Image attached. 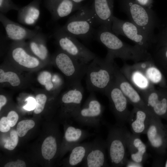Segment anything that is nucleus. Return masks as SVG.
<instances>
[{
  "mask_svg": "<svg viewBox=\"0 0 167 167\" xmlns=\"http://www.w3.org/2000/svg\"><path fill=\"white\" fill-rule=\"evenodd\" d=\"M25 44L24 41L14 42L11 56L15 62L25 67L29 68L36 67L39 64V61L27 52L24 47Z\"/></svg>",
  "mask_w": 167,
  "mask_h": 167,
  "instance_id": "24",
  "label": "nucleus"
},
{
  "mask_svg": "<svg viewBox=\"0 0 167 167\" xmlns=\"http://www.w3.org/2000/svg\"><path fill=\"white\" fill-rule=\"evenodd\" d=\"M84 90L81 82L71 85V88L62 96L61 101L64 113L68 117H73L81 107Z\"/></svg>",
  "mask_w": 167,
  "mask_h": 167,
  "instance_id": "14",
  "label": "nucleus"
},
{
  "mask_svg": "<svg viewBox=\"0 0 167 167\" xmlns=\"http://www.w3.org/2000/svg\"><path fill=\"white\" fill-rule=\"evenodd\" d=\"M97 24L91 6H82L70 17L62 28L76 38L88 41L94 36Z\"/></svg>",
  "mask_w": 167,
  "mask_h": 167,
  "instance_id": "4",
  "label": "nucleus"
},
{
  "mask_svg": "<svg viewBox=\"0 0 167 167\" xmlns=\"http://www.w3.org/2000/svg\"><path fill=\"white\" fill-rule=\"evenodd\" d=\"M94 36L107 49V55L114 59L131 60L135 62L152 59L150 53L135 44L131 45L120 40L112 31L99 26Z\"/></svg>",
  "mask_w": 167,
  "mask_h": 167,
  "instance_id": "1",
  "label": "nucleus"
},
{
  "mask_svg": "<svg viewBox=\"0 0 167 167\" xmlns=\"http://www.w3.org/2000/svg\"><path fill=\"white\" fill-rule=\"evenodd\" d=\"M27 104L24 107V108L27 110H30L34 109L36 105V100L32 97H29L27 100Z\"/></svg>",
  "mask_w": 167,
  "mask_h": 167,
  "instance_id": "38",
  "label": "nucleus"
},
{
  "mask_svg": "<svg viewBox=\"0 0 167 167\" xmlns=\"http://www.w3.org/2000/svg\"><path fill=\"white\" fill-rule=\"evenodd\" d=\"M18 136L16 131L12 130L10 131L9 137L6 140L4 145V148L9 150H13L18 144Z\"/></svg>",
  "mask_w": 167,
  "mask_h": 167,
  "instance_id": "32",
  "label": "nucleus"
},
{
  "mask_svg": "<svg viewBox=\"0 0 167 167\" xmlns=\"http://www.w3.org/2000/svg\"><path fill=\"white\" fill-rule=\"evenodd\" d=\"M53 36L61 50L83 63L88 64L96 56L76 38L65 31L61 27L55 30Z\"/></svg>",
  "mask_w": 167,
  "mask_h": 167,
  "instance_id": "6",
  "label": "nucleus"
},
{
  "mask_svg": "<svg viewBox=\"0 0 167 167\" xmlns=\"http://www.w3.org/2000/svg\"><path fill=\"white\" fill-rule=\"evenodd\" d=\"M111 30L117 35L126 37L134 42L135 44L148 52L150 41L139 28L130 21L122 20L113 16Z\"/></svg>",
  "mask_w": 167,
  "mask_h": 167,
  "instance_id": "11",
  "label": "nucleus"
},
{
  "mask_svg": "<svg viewBox=\"0 0 167 167\" xmlns=\"http://www.w3.org/2000/svg\"><path fill=\"white\" fill-rule=\"evenodd\" d=\"M41 0H33L18 11L17 20L20 23L34 26L39 20L41 14L40 5Z\"/></svg>",
  "mask_w": 167,
  "mask_h": 167,
  "instance_id": "23",
  "label": "nucleus"
},
{
  "mask_svg": "<svg viewBox=\"0 0 167 167\" xmlns=\"http://www.w3.org/2000/svg\"><path fill=\"white\" fill-rule=\"evenodd\" d=\"M35 122L31 119L22 120L18 124L16 127V131L19 136H24L28 131L32 128L35 126Z\"/></svg>",
  "mask_w": 167,
  "mask_h": 167,
  "instance_id": "30",
  "label": "nucleus"
},
{
  "mask_svg": "<svg viewBox=\"0 0 167 167\" xmlns=\"http://www.w3.org/2000/svg\"><path fill=\"white\" fill-rule=\"evenodd\" d=\"M164 166L165 167H167V159L166 161Z\"/></svg>",
  "mask_w": 167,
  "mask_h": 167,
  "instance_id": "43",
  "label": "nucleus"
},
{
  "mask_svg": "<svg viewBox=\"0 0 167 167\" xmlns=\"http://www.w3.org/2000/svg\"><path fill=\"white\" fill-rule=\"evenodd\" d=\"M165 126H166V128H167V125H165Z\"/></svg>",
  "mask_w": 167,
  "mask_h": 167,
  "instance_id": "44",
  "label": "nucleus"
},
{
  "mask_svg": "<svg viewBox=\"0 0 167 167\" xmlns=\"http://www.w3.org/2000/svg\"><path fill=\"white\" fill-rule=\"evenodd\" d=\"M44 3L54 21L76 11L82 6L81 4L76 3L71 0H44Z\"/></svg>",
  "mask_w": 167,
  "mask_h": 167,
  "instance_id": "20",
  "label": "nucleus"
},
{
  "mask_svg": "<svg viewBox=\"0 0 167 167\" xmlns=\"http://www.w3.org/2000/svg\"><path fill=\"white\" fill-rule=\"evenodd\" d=\"M121 10L131 22L139 28L151 41L156 28L160 25L155 12L152 9L144 6L134 0H118Z\"/></svg>",
  "mask_w": 167,
  "mask_h": 167,
  "instance_id": "3",
  "label": "nucleus"
},
{
  "mask_svg": "<svg viewBox=\"0 0 167 167\" xmlns=\"http://www.w3.org/2000/svg\"><path fill=\"white\" fill-rule=\"evenodd\" d=\"M125 127L117 124L110 127L106 142L109 159L112 167L125 166L127 161Z\"/></svg>",
  "mask_w": 167,
  "mask_h": 167,
  "instance_id": "5",
  "label": "nucleus"
},
{
  "mask_svg": "<svg viewBox=\"0 0 167 167\" xmlns=\"http://www.w3.org/2000/svg\"><path fill=\"white\" fill-rule=\"evenodd\" d=\"M7 100L5 96L2 95H0V110H1L2 107L6 103Z\"/></svg>",
  "mask_w": 167,
  "mask_h": 167,
  "instance_id": "41",
  "label": "nucleus"
},
{
  "mask_svg": "<svg viewBox=\"0 0 167 167\" xmlns=\"http://www.w3.org/2000/svg\"><path fill=\"white\" fill-rule=\"evenodd\" d=\"M152 114L148 109L133 107L127 122L132 133L140 136L146 134Z\"/></svg>",
  "mask_w": 167,
  "mask_h": 167,
  "instance_id": "21",
  "label": "nucleus"
},
{
  "mask_svg": "<svg viewBox=\"0 0 167 167\" xmlns=\"http://www.w3.org/2000/svg\"><path fill=\"white\" fill-rule=\"evenodd\" d=\"M120 70L139 94L155 88L144 73L133 64L125 63Z\"/></svg>",
  "mask_w": 167,
  "mask_h": 167,
  "instance_id": "16",
  "label": "nucleus"
},
{
  "mask_svg": "<svg viewBox=\"0 0 167 167\" xmlns=\"http://www.w3.org/2000/svg\"><path fill=\"white\" fill-rule=\"evenodd\" d=\"M6 118L10 126L12 127L17 123L19 119V116L15 111H11L8 113Z\"/></svg>",
  "mask_w": 167,
  "mask_h": 167,
  "instance_id": "35",
  "label": "nucleus"
},
{
  "mask_svg": "<svg viewBox=\"0 0 167 167\" xmlns=\"http://www.w3.org/2000/svg\"><path fill=\"white\" fill-rule=\"evenodd\" d=\"M51 75L49 72L43 71L38 75L37 80L41 85L45 86L47 91H50L54 87V85L51 81Z\"/></svg>",
  "mask_w": 167,
  "mask_h": 167,
  "instance_id": "31",
  "label": "nucleus"
},
{
  "mask_svg": "<svg viewBox=\"0 0 167 167\" xmlns=\"http://www.w3.org/2000/svg\"><path fill=\"white\" fill-rule=\"evenodd\" d=\"M0 21L4 27L7 37L14 42L24 41L29 39L40 31L37 26L33 29H30L14 22L0 13Z\"/></svg>",
  "mask_w": 167,
  "mask_h": 167,
  "instance_id": "13",
  "label": "nucleus"
},
{
  "mask_svg": "<svg viewBox=\"0 0 167 167\" xmlns=\"http://www.w3.org/2000/svg\"><path fill=\"white\" fill-rule=\"evenodd\" d=\"M134 65L140 70L154 85L167 88V84L164 74L152 59L135 62Z\"/></svg>",
  "mask_w": 167,
  "mask_h": 167,
  "instance_id": "22",
  "label": "nucleus"
},
{
  "mask_svg": "<svg viewBox=\"0 0 167 167\" xmlns=\"http://www.w3.org/2000/svg\"><path fill=\"white\" fill-rule=\"evenodd\" d=\"M92 144V142L79 143L74 147L67 161L70 166H76L84 160Z\"/></svg>",
  "mask_w": 167,
  "mask_h": 167,
  "instance_id": "27",
  "label": "nucleus"
},
{
  "mask_svg": "<svg viewBox=\"0 0 167 167\" xmlns=\"http://www.w3.org/2000/svg\"><path fill=\"white\" fill-rule=\"evenodd\" d=\"M140 94L152 114L167 121V88H155Z\"/></svg>",
  "mask_w": 167,
  "mask_h": 167,
  "instance_id": "12",
  "label": "nucleus"
},
{
  "mask_svg": "<svg viewBox=\"0 0 167 167\" xmlns=\"http://www.w3.org/2000/svg\"><path fill=\"white\" fill-rule=\"evenodd\" d=\"M20 7L11 0H0V12L4 14L11 10L18 11Z\"/></svg>",
  "mask_w": 167,
  "mask_h": 167,
  "instance_id": "33",
  "label": "nucleus"
},
{
  "mask_svg": "<svg viewBox=\"0 0 167 167\" xmlns=\"http://www.w3.org/2000/svg\"><path fill=\"white\" fill-rule=\"evenodd\" d=\"M107 149L106 140L97 138L92 141V146L84 160L82 167H109L107 162L105 150Z\"/></svg>",
  "mask_w": 167,
  "mask_h": 167,
  "instance_id": "17",
  "label": "nucleus"
},
{
  "mask_svg": "<svg viewBox=\"0 0 167 167\" xmlns=\"http://www.w3.org/2000/svg\"><path fill=\"white\" fill-rule=\"evenodd\" d=\"M114 75V80L126 98L128 103L131 104L133 107L149 110L139 93L121 73L115 63Z\"/></svg>",
  "mask_w": 167,
  "mask_h": 167,
  "instance_id": "15",
  "label": "nucleus"
},
{
  "mask_svg": "<svg viewBox=\"0 0 167 167\" xmlns=\"http://www.w3.org/2000/svg\"><path fill=\"white\" fill-rule=\"evenodd\" d=\"M55 63L60 70L68 79L72 85L81 82L86 75L88 64H85L61 50L54 57Z\"/></svg>",
  "mask_w": 167,
  "mask_h": 167,
  "instance_id": "10",
  "label": "nucleus"
},
{
  "mask_svg": "<svg viewBox=\"0 0 167 167\" xmlns=\"http://www.w3.org/2000/svg\"><path fill=\"white\" fill-rule=\"evenodd\" d=\"M5 167H25L26 165L23 161L17 160L15 161H11L6 163L4 166Z\"/></svg>",
  "mask_w": 167,
  "mask_h": 167,
  "instance_id": "37",
  "label": "nucleus"
},
{
  "mask_svg": "<svg viewBox=\"0 0 167 167\" xmlns=\"http://www.w3.org/2000/svg\"><path fill=\"white\" fill-rule=\"evenodd\" d=\"M35 100L36 105L34 113L35 114H38L43 110L46 101L47 97L44 94H38L36 96Z\"/></svg>",
  "mask_w": 167,
  "mask_h": 167,
  "instance_id": "34",
  "label": "nucleus"
},
{
  "mask_svg": "<svg viewBox=\"0 0 167 167\" xmlns=\"http://www.w3.org/2000/svg\"><path fill=\"white\" fill-rule=\"evenodd\" d=\"M114 0H93L91 7L96 23L100 26L112 31Z\"/></svg>",
  "mask_w": 167,
  "mask_h": 167,
  "instance_id": "18",
  "label": "nucleus"
},
{
  "mask_svg": "<svg viewBox=\"0 0 167 167\" xmlns=\"http://www.w3.org/2000/svg\"><path fill=\"white\" fill-rule=\"evenodd\" d=\"M8 82L13 86L19 85L20 80L17 74L11 71L4 72L0 69V82Z\"/></svg>",
  "mask_w": 167,
  "mask_h": 167,
  "instance_id": "29",
  "label": "nucleus"
},
{
  "mask_svg": "<svg viewBox=\"0 0 167 167\" xmlns=\"http://www.w3.org/2000/svg\"><path fill=\"white\" fill-rule=\"evenodd\" d=\"M11 127L9 125L6 117L2 118L0 120V131L1 132L6 133L10 130Z\"/></svg>",
  "mask_w": 167,
  "mask_h": 167,
  "instance_id": "36",
  "label": "nucleus"
},
{
  "mask_svg": "<svg viewBox=\"0 0 167 167\" xmlns=\"http://www.w3.org/2000/svg\"><path fill=\"white\" fill-rule=\"evenodd\" d=\"M104 109L97 99L95 92H91L73 118L81 125L97 128L100 126Z\"/></svg>",
  "mask_w": 167,
  "mask_h": 167,
  "instance_id": "8",
  "label": "nucleus"
},
{
  "mask_svg": "<svg viewBox=\"0 0 167 167\" xmlns=\"http://www.w3.org/2000/svg\"><path fill=\"white\" fill-rule=\"evenodd\" d=\"M58 149L56 138L53 136L46 137L43 141L41 147V152L43 158L50 160L55 156Z\"/></svg>",
  "mask_w": 167,
  "mask_h": 167,
  "instance_id": "28",
  "label": "nucleus"
},
{
  "mask_svg": "<svg viewBox=\"0 0 167 167\" xmlns=\"http://www.w3.org/2000/svg\"><path fill=\"white\" fill-rule=\"evenodd\" d=\"M143 164L136 162L130 159L127 161L125 167H143Z\"/></svg>",
  "mask_w": 167,
  "mask_h": 167,
  "instance_id": "40",
  "label": "nucleus"
},
{
  "mask_svg": "<svg viewBox=\"0 0 167 167\" xmlns=\"http://www.w3.org/2000/svg\"><path fill=\"white\" fill-rule=\"evenodd\" d=\"M73 2L77 4H81L82 2L84 0H71Z\"/></svg>",
  "mask_w": 167,
  "mask_h": 167,
  "instance_id": "42",
  "label": "nucleus"
},
{
  "mask_svg": "<svg viewBox=\"0 0 167 167\" xmlns=\"http://www.w3.org/2000/svg\"><path fill=\"white\" fill-rule=\"evenodd\" d=\"M146 134L147 146L156 159L164 156L167 151V128L161 119L152 114Z\"/></svg>",
  "mask_w": 167,
  "mask_h": 167,
  "instance_id": "7",
  "label": "nucleus"
},
{
  "mask_svg": "<svg viewBox=\"0 0 167 167\" xmlns=\"http://www.w3.org/2000/svg\"><path fill=\"white\" fill-rule=\"evenodd\" d=\"M125 137L130 159L143 164L148 157L147 152V146L142 140L140 136L131 133L126 128Z\"/></svg>",
  "mask_w": 167,
  "mask_h": 167,
  "instance_id": "19",
  "label": "nucleus"
},
{
  "mask_svg": "<svg viewBox=\"0 0 167 167\" xmlns=\"http://www.w3.org/2000/svg\"><path fill=\"white\" fill-rule=\"evenodd\" d=\"M141 5L149 8L153 6V0H134Z\"/></svg>",
  "mask_w": 167,
  "mask_h": 167,
  "instance_id": "39",
  "label": "nucleus"
},
{
  "mask_svg": "<svg viewBox=\"0 0 167 167\" xmlns=\"http://www.w3.org/2000/svg\"><path fill=\"white\" fill-rule=\"evenodd\" d=\"M114 59L106 55L104 58L96 56L87 66L86 84L90 92L104 94L114 79Z\"/></svg>",
  "mask_w": 167,
  "mask_h": 167,
  "instance_id": "2",
  "label": "nucleus"
},
{
  "mask_svg": "<svg viewBox=\"0 0 167 167\" xmlns=\"http://www.w3.org/2000/svg\"><path fill=\"white\" fill-rule=\"evenodd\" d=\"M46 39L45 36L40 31L29 39L27 44L32 53L42 60H46L48 56L46 45Z\"/></svg>",
  "mask_w": 167,
  "mask_h": 167,
  "instance_id": "26",
  "label": "nucleus"
},
{
  "mask_svg": "<svg viewBox=\"0 0 167 167\" xmlns=\"http://www.w3.org/2000/svg\"><path fill=\"white\" fill-rule=\"evenodd\" d=\"M104 94L108 98L110 107L117 124L124 126L127 122L131 111L128 108V101L116 84L114 79L105 90Z\"/></svg>",
  "mask_w": 167,
  "mask_h": 167,
  "instance_id": "9",
  "label": "nucleus"
},
{
  "mask_svg": "<svg viewBox=\"0 0 167 167\" xmlns=\"http://www.w3.org/2000/svg\"><path fill=\"white\" fill-rule=\"evenodd\" d=\"M92 135L88 131L71 126H68L64 134L65 150H71L75 146Z\"/></svg>",
  "mask_w": 167,
  "mask_h": 167,
  "instance_id": "25",
  "label": "nucleus"
}]
</instances>
